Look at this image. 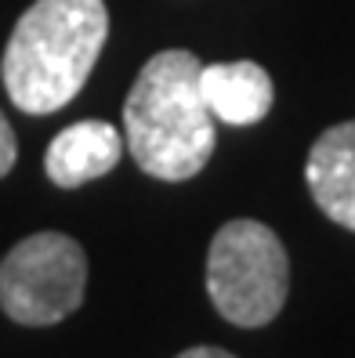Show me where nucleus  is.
Listing matches in <instances>:
<instances>
[{"instance_id":"nucleus-1","label":"nucleus","mask_w":355,"mask_h":358,"mask_svg":"<svg viewBox=\"0 0 355 358\" xmlns=\"http://www.w3.org/2000/svg\"><path fill=\"white\" fill-rule=\"evenodd\" d=\"M203 62L193 51H160L141 66L123 101L127 152L149 178L189 181L214 156V113L200 91Z\"/></svg>"},{"instance_id":"nucleus-2","label":"nucleus","mask_w":355,"mask_h":358,"mask_svg":"<svg viewBox=\"0 0 355 358\" xmlns=\"http://www.w3.org/2000/svg\"><path fill=\"white\" fill-rule=\"evenodd\" d=\"M109 36L106 0H36L15 22L0 62L8 98L29 116L69 105Z\"/></svg>"},{"instance_id":"nucleus-3","label":"nucleus","mask_w":355,"mask_h":358,"mask_svg":"<svg viewBox=\"0 0 355 358\" xmlns=\"http://www.w3.org/2000/svg\"><path fill=\"white\" fill-rule=\"evenodd\" d=\"M207 293L232 326L272 322L290 293V257L276 231L250 217L221 224L207 250Z\"/></svg>"},{"instance_id":"nucleus-4","label":"nucleus","mask_w":355,"mask_h":358,"mask_svg":"<svg viewBox=\"0 0 355 358\" xmlns=\"http://www.w3.org/2000/svg\"><path fill=\"white\" fill-rule=\"evenodd\" d=\"M88 254L62 231H36L0 261V308L18 326H55L83 304Z\"/></svg>"},{"instance_id":"nucleus-5","label":"nucleus","mask_w":355,"mask_h":358,"mask_svg":"<svg viewBox=\"0 0 355 358\" xmlns=\"http://www.w3.org/2000/svg\"><path fill=\"white\" fill-rule=\"evenodd\" d=\"M305 181L323 214L355 231V120H344L316 138L305 163Z\"/></svg>"},{"instance_id":"nucleus-6","label":"nucleus","mask_w":355,"mask_h":358,"mask_svg":"<svg viewBox=\"0 0 355 358\" xmlns=\"http://www.w3.org/2000/svg\"><path fill=\"white\" fill-rule=\"evenodd\" d=\"M123 156V138L106 120H80L48 145L44 171L58 188H80L109 174Z\"/></svg>"},{"instance_id":"nucleus-7","label":"nucleus","mask_w":355,"mask_h":358,"mask_svg":"<svg viewBox=\"0 0 355 358\" xmlns=\"http://www.w3.org/2000/svg\"><path fill=\"white\" fill-rule=\"evenodd\" d=\"M200 91L207 98V109L214 120L232 123V127H250L272 113L276 87L258 62H218V66L200 69Z\"/></svg>"},{"instance_id":"nucleus-8","label":"nucleus","mask_w":355,"mask_h":358,"mask_svg":"<svg viewBox=\"0 0 355 358\" xmlns=\"http://www.w3.org/2000/svg\"><path fill=\"white\" fill-rule=\"evenodd\" d=\"M15 159H18V141H15L11 123L4 120V113H0V178L15 166Z\"/></svg>"},{"instance_id":"nucleus-9","label":"nucleus","mask_w":355,"mask_h":358,"mask_svg":"<svg viewBox=\"0 0 355 358\" xmlns=\"http://www.w3.org/2000/svg\"><path fill=\"white\" fill-rule=\"evenodd\" d=\"M174 358H236V355L225 351V348H207V344H200V348H189V351L174 355Z\"/></svg>"}]
</instances>
